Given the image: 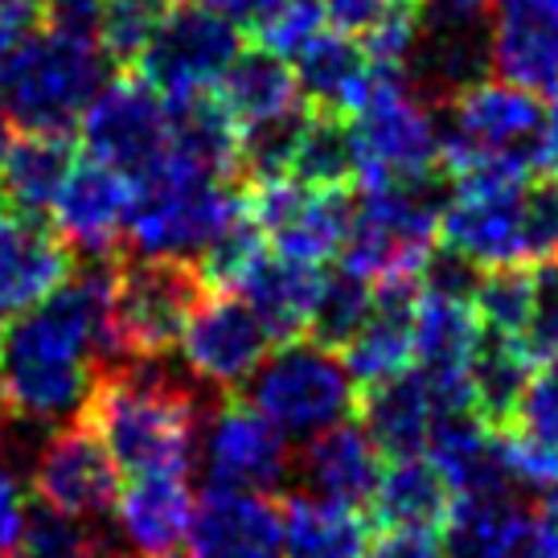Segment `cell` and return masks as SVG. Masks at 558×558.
<instances>
[{
    "label": "cell",
    "instance_id": "obj_1",
    "mask_svg": "<svg viewBox=\"0 0 558 558\" xmlns=\"http://www.w3.org/2000/svg\"><path fill=\"white\" fill-rule=\"evenodd\" d=\"M104 366H116L111 271L87 267L0 325V411L29 427H62L87 415Z\"/></svg>",
    "mask_w": 558,
    "mask_h": 558
},
{
    "label": "cell",
    "instance_id": "obj_2",
    "mask_svg": "<svg viewBox=\"0 0 558 558\" xmlns=\"http://www.w3.org/2000/svg\"><path fill=\"white\" fill-rule=\"evenodd\" d=\"M87 423L128 476L190 472L197 460V399L185 383L157 369V362L104 369L87 402Z\"/></svg>",
    "mask_w": 558,
    "mask_h": 558
},
{
    "label": "cell",
    "instance_id": "obj_3",
    "mask_svg": "<svg viewBox=\"0 0 558 558\" xmlns=\"http://www.w3.org/2000/svg\"><path fill=\"white\" fill-rule=\"evenodd\" d=\"M111 83L99 37L46 29L29 34L0 62V111L17 132H74L90 99Z\"/></svg>",
    "mask_w": 558,
    "mask_h": 558
},
{
    "label": "cell",
    "instance_id": "obj_4",
    "mask_svg": "<svg viewBox=\"0 0 558 558\" xmlns=\"http://www.w3.org/2000/svg\"><path fill=\"white\" fill-rule=\"evenodd\" d=\"M246 214V197L227 181L165 160L157 173L136 181V206L128 222V246L140 259L197 263Z\"/></svg>",
    "mask_w": 558,
    "mask_h": 558
},
{
    "label": "cell",
    "instance_id": "obj_5",
    "mask_svg": "<svg viewBox=\"0 0 558 558\" xmlns=\"http://www.w3.org/2000/svg\"><path fill=\"white\" fill-rule=\"evenodd\" d=\"M546 144V111L534 90L513 87L506 78H476L452 95V116L444 132L439 165L448 177L501 169V173H534Z\"/></svg>",
    "mask_w": 558,
    "mask_h": 558
},
{
    "label": "cell",
    "instance_id": "obj_6",
    "mask_svg": "<svg viewBox=\"0 0 558 558\" xmlns=\"http://www.w3.org/2000/svg\"><path fill=\"white\" fill-rule=\"evenodd\" d=\"M353 378L337 349L313 337H292L263 357V366L246 383V402L259 407L288 439H313L349 411H357Z\"/></svg>",
    "mask_w": 558,
    "mask_h": 558
},
{
    "label": "cell",
    "instance_id": "obj_7",
    "mask_svg": "<svg viewBox=\"0 0 558 558\" xmlns=\"http://www.w3.org/2000/svg\"><path fill=\"white\" fill-rule=\"evenodd\" d=\"M444 251L472 267H530V173L476 169L452 177L439 218Z\"/></svg>",
    "mask_w": 558,
    "mask_h": 558
},
{
    "label": "cell",
    "instance_id": "obj_8",
    "mask_svg": "<svg viewBox=\"0 0 558 558\" xmlns=\"http://www.w3.org/2000/svg\"><path fill=\"white\" fill-rule=\"evenodd\" d=\"M206 296V279L193 263L140 259L111 276V329H116V366L157 362L177 349L181 329L197 300Z\"/></svg>",
    "mask_w": 558,
    "mask_h": 558
},
{
    "label": "cell",
    "instance_id": "obj_9",
    "mask_svg": "<svg viewBox=\"0 0 558 558\" xmlns=\"http://www.w3.org/2000/svg\"><path fill=\"white\" fill-rule=\"evenodd\" d=\"M246 214L279 255L320 267L341 255L357 214V197L349 193V185H308L292 173H276L255 177L246 193Z\"/></svg>",
    "mask_w": 558,
    "mask_h": 558
},
{
    "label": "cell",
    "instance_id": "obj_10",
    "mask_svg": "<svg viewBox=\"0 0 558 558\" xmlns=\"http://www.w3.org/2000/svg\"><path fill=\"white\" fill-rule=\"evenodd\" d=\"M349 136L357 148V177L423 173L436 169L444 153L436 116L407 87L402 70H378L366 104L349 116Z\"/></svg>",
    "mask_w": 558,
    "mask_h": 558
},
{
    "label": "cell",
    "instance_id": "obj_11",
    "mask_svg": "<svg viewBox=\"0 0 558 558\" xmlns=\"http://www.w3.org/2000/svg\"><path fill=\"white\" fill-rule=\"evenodd\" d=\"M78 132L90 157L140 181L169 157V99L144 74L111 78L83 111Z\"/></svg>",
    "mask_w": 558,
    "mask_h": 558
},
{
    "label": "cell",
    "instance_id": "obj_12",
    "mask_svg": "<svg viewBox=\"0 0 558 558\" xmlns=\"http://www.w3.org/2000/svg\"><path fill=\"white\" fill-rule=\"evenodd\" d=\"M243 53L239 25L202 4H181L169 13L153 37V46L140 53V74L165 95V99H185V95H206L218 90Z\"/></svg>",
    "mask_w": 558,
    "mask_h": 558
},
{
    "label": "cell",
    "instance_id": "obj_13",
    "mask_svg": "<svg viewBox=\"0 0 558 558\" xmlns=\"http://www.w3.org/2000/svg\"><path fill=\"white\" fill-rule=\"evenodd\" d=\"M197 460L206 469L209 485L243 488V493H276L292 469L288 436L259 407L239 399L218 402L202 418Z\"/></svg>",
    "mask_w": 558,
    "mask_h": 558
},
{
    "label": "cell",
    "instance_id": "obj_14",
    "mask_svg": "<svg viewBox=\"0 0 558 558\" xmlns=\"http://www.w3.org/2000/svg\"><path fill=\"white\" fill-rule=\"evenodd\" d=\"M29 485L41 506L70 513L78 522H95L111 513L120 493V464L111 460L107 444L90 423H62L50 427L46 444L37 448Z\"/></svg>",
    "mask_w": 558,
    "mask_h": 558
},
{
    "label": "cell",
    "instance_id": "obj_15",
    "mask_svg": "<svg viewBox=\"0 0 558 558\" xmlns=\"http://www.w3.org/2000/svg\"><path fill=\"white\" fill-rule=\"evenodd\" d=\"M271 345V332L251 313V304L234 292L202 296L181 329V362L193 374V383L209 390H239L251 383V374L263 366Z\"/></svg>",
    "mask_w": 558,
    "mask_h": 558
},
{
    "label": "cell",
    "instance_id": "obj_16",
    "mask_svg": "<svg viewBox=\"0 0 558 558\" xmlns=\"http://www.w3.org/2000/svg\"><path fill=\"white\" fill-rule=\"evenodd\" d=\"M136 206V181L104 160H74L66 185L50 206L53 234L70 246V255H87L90 263L107 259L128 243V222Z\"/></svg>",
    "mask_w": 558,
    "mask_h": 558
},
{
    "label": "cell",
    "instance_id": "obj_17",
    "mask_svg": "<svg viewBox=\"0 0 558 558\" xmlns=\"http://www.w3.org/2000/svg\"><path fill=\"white\" fill-rule=\"evenodd\" d=\"M185 558H283V518L267 493L209 485L197 497Z\"/></svg>",
    "mask_w": 558,
    "mask_h": 558
},
{
    "label": "cell",
    "instance_id": "obj_18",
    "mask_svg": "<svg viewBox=\"0 0 558 558\" xmlns=\"http://www.w3.org/2000/svg\"><path fill=\"white\" fill-rule=\"evenodd\" d=\"M193 509L190 472H144L120 485L111 518L132 558H177L190 538Z\"/></svg>",
    "mask_w": 558,
    "mask_h": 558
},
{
    "label": "cell",
    "instance_id": "obj_19",
    "mask_svg": "<svg viewBox=\"0 0 558 558\" xmlns=\"http://www.w3.org/2000/svg\"><path fill=\"white\" fill-rule=\"evenodd\" d=\"M74 276L70 246L34 222V214L0 209V325L29 313Z\"/></svg>",
    "mask_w": 558,
    "mask_h": 558
},
{
    "label": "cell",
    "instance_id": "obj_20",
    "mask_svg": "<svg viewBox=\"0 0 558 558\" xmlns=\"http://www.w3.org/2000/svg\"><path fill=\"white\" fill-rule=\"evenodd\" d=\"M488 66L525 90L558 87V0H493Z\"/></svg>",
    "mask_w": 558,
    "mask_h": 558
},
{
    "label": "cell",
    "instance_id": "obj_21",
    "mask_svg": "<svg viewBox=\"0 0 558 558\" xmlns=\"http://www.w3.org/2000/svg\"><path fill=\"white\" fill-rule=\"evenodd\" d=\"M218 99L230 107L243 136L296 128L313 111L304 90H300L296 66H288V58L263 50V46L234 58L227 78L218 83Z\"/></svg>",
    "mask_w": 558,
    "mask_h": 558
},
{
    "label": "cell",
    "instance_id": "obj_22",
    "mask_svg": "<svg viewBox=\"0 0 558 558\" xmlns=\"http://www.w3.org/2000/svg\"><path fill=\"white\" fill-rule=\"evenodd\" d=\"M439 411L444 399L418 366H407L402 374L383 378L357 395V418L386 460L427 452Z\"/></svg>",
    "mask_w": 558,
    "mask_h": 558
},
{
    "label": "cell",
    "instance_id": "obj_23",
    "mask_svg": "<svg viewBox=\"0 0 558 558\" xmlns=\"http://www.w3.org/2000/svg\"><path fill=\"white\" fill-rule=\"evenodd\" d=\"M415 279H386L374 288L366 325L345 345V369L362 390L415 366Z\"/></svg>",
    "mask_w": 558,
    "mask_h": 558
},
{
    "label": "cell",
    "instance_id": "obj_24",
    "mask_svg": "<svg viewBox=\"0 0 558 558\" xmlns=\"http://www.w3.org/2000/svg\"><path fill=\"white\" fill-rule=\"evenodd\" d=\"M300 476H304V488L316 497L362 509L369 506V497L378 488L383 452L362 427V418L357 423L341 418V423H332L308 439V448L300 456Z\"/></svg>",
    "mask_w": 558,
    "mask_h": 558
},
{
    "label": "cell",
    "instance_id": "obj_25",
    "mask_svg": "<svg viewBox=\"0 0 558 558\" xmlns=\"http://www.w3.org/2000/svg\"><path fill=\"white\" fill-rule=\"evenodd\" d=\"M320 279H325V271L316 263L263 251L259 259L251 263V271L239 279L234 296H243L251 304V313L263 320L271 341H292V337H308Z\"/></svg>",
    "mask_w": 558,
    "mask_h": 558
},
{
    "label": "cell",
    "instance_id": "obj_26",
    "mask_svg": "<svg viewBox=\"0 0 558 558\" xmlns=\"http://www.w3.org/2000/svg\"><path fill=\"white\" fill-rule=\"evenodd\" d=\"M292 62H296V78L308 107L341 120H349L366 104L369 87L378 78V66L369 62L366 46L341 29H325L320 37H313Z\"/></svg>",
    "mask_w": 558,
    "mask_h": 558
},
{
    "label": "cell",
    "instance_id": "obj_27",
    "mask_svg": "<svg viewBox=\"0 0 558 558\" xmlns=\"http://www.w3.org/2000/svg\"><path fill=\"white\" fill-rule=\"evenodd\" d=\"M185 169L230 181L243 169V132L218 90L169 99V157Z\"/></svg>",
    "mask_w": 558,
    "mask_h": 558
},
{
    "label": "cell",
    "instance_id": "obj_28",
    "mask_svg": "<svg viewBox=\"0 0 558 558\" xmlns=\"http://www.w3.org/2000/svg\"><path fill=\"white\" fill-rule=\"evenodd\" d=\"M534 513L513 488L501 493H460L444 530V558H509L525 542Z\"/></svg>",
    "mask_w": 558,
    "mask_h": 558
},
{
    "label": "cell",
    "instance_id": "obj_29",
    "mask_svg": "<svg viewBox=\"0 0 558 558\" xmlns=\"http://www.w3.org/2000/svg\"><path fill=\"white\" fill-rule=\"evenodd\" d=\"M452 485L423 452L386 460L378 488L369 497L374 522L399 525V530H439L452 513Z\"/></svg>",
    "mask_w": 558,
    "mask_h": 558
},
{
    "label": "cell",
    "instance_id": "obj_30",
    "mask_svg": "<svg viewBox=\"0 0 558 558\" xmlns=\"http://www.w3.org/2000/svg\"><path fill=\"white\" fill-rule=\"evenodd\" d=\"M283 518V558H366V522L353 506L296 493L279 506Z\"/></svg>",
    "mask_w": 558,
    "mask_h": 558
},
{
    "label": "cell",
    "instance_id": "obj_31",
    "mask_svg": "<svg viewBox=\"0 0 558 558\" xmlns=\"http://www.w3.org/2000/svg\"><path fill=\"white\" fill-rule=\"evenodd\" d=\"M74 144L66 132H21L0 165V193L21 214H50L58 190L74 169Z\"/></svg>",
    "mask_w": 558,
    "mask_h": 558
},
{
    "label": "cell",
    "instance_id": "obj_32",
    "mask_svg": "<svg viewBox=\"0 0 558 558\" xmlns=\"http://www.w3.org/2000/svg\"><path fill=\"white\" fill-rule=\"evenodd\" d=\"M534 366H538V357L525 349V341L481 329V341H476V353H472L469 366L472 411L497 432L509 427L513 415H518V402H522V390L530 383Z\"/></svg>",
    "mask_w": 558,
    "mask_h": 558
},
{
    "label": "cell",
    "instance_id": "obj_33",
    "mask_svg": "<svg viewBox=\"0 0 558 558\" xmlns=\"http://www.w3.org/2000/svg\"><path fill=\"white\" fill-rule=\"evenodd\" d=\"M374 288L378 283H369L366 276L337 263V271L320 279V296H316L308 337L329 349H345L349 337L366 325L369 308H374Z\"/></svg>",
    "mask_w": 558,
    "mask_h": 558
},
{
    "label": "cell",
    "instance_id": "obj_34",
    "mask_svg": "<svg viewBox=\"0 0 558 558\" xmlns=\"http://www.w3.org/2000/svg\"><path fill=\"white\" fill-rule=\"evenodd\" d=\"M173 9V0H104L95 37H99V46L107 50L111 62H132L136 66L140 53L153 46V37L160 34V25L169 21Z\"/></svg>",
    "mask_w": 558,
    "mask_h": 558
},
{
    "label": "cell",
    "instance_id": "obj_35",
    "mask_svg": "<svg viewBox=\"0 0 558 558\" xmlns=\"http://www.w3.org/2000/svg\"><path fill=\"white\" fill-rule=\"evenodd\" d=\"M530 300H534V267H488V276L476 279V292H472L481 329L506 332L518 341H525Z\"/></svg>",
    "mask_w": 558,
    "mask_h": 558
},
{
    "label": "cell",
    "instance_id": "obj_36",
    "mask_svg": "<svg viewBox=\"0 0 558 558\" xmlns=\"http://www.w3.org/2000/svg\"><path fill=\"white\" fill-rule=\"evenodd\" d=\"M325 25H329L325 0H267L259 17L251 21V34L255 46L292 62L313 37L325 34Z\"/></svg>",
    "mask_w": 558,
    "mask_h": 558
},
{
    "label": "cell",
    "instance_id": "obj_37",
    "mask_svg": "<svg viewBox=\"0 0 558 558\" xmlns=\"http://www.w3.org/2000/svg\"><path fill=\"white\" fill-rule=\"evenodd\" d=\"M95 542L87 534V522L58 513V509L41 506L29 509V522L21 534V558H87Z\"/></svg>",
    "mask_w": 558,
    "mask_h": 558
},
{
    "label": "cell",
    "instance_id": "obj_38",
    "mask_svg": "<svg viewBox=\"0 0 558 558\" xmlns=\"http://www.w3.org/2000/svg\"><path fill=\"white\" fill-rule=\"evenodd\" d=\"M497 456L501 469L513 481V488H530V493H550L558 488V448L534 439L530 432H497Z\"/></svg>",
    "mask_w": 558,
    "mask_h": 558
},
{
    "label": "cell",
    "instance_id": "obj_39",
    "mask_svg": "<svg viewBox=\"0 0 558 558\" xmlns=\"http://www.w3.org/2000/svg\"><path fill=\"white\" fill-rule=\"evenodd\" d=\"M509 427L518 432H530L534 439L558 448V357H546L530 383L522 390V402H518V415Z\"/></svg>",
    "mask_w": 558,
    "mask_h": 558
},
{
    "label": "cell",
    "instance_id": "obj_40",
    "mask_svg": "<svg viewBox=\"0 0 558 558\" xmlns=\"http://www.w3.org/2000/svg\"><path fill=\"white\" fill-rule=\"evenodd\" d=\"M525 345L538 362L558 357V259L534 263V300H530Z\"/></svg>",
    "mask_w": 558,
    "mask_h": 558
},
{
    "label": "cell",
    "instance_id": "obj_41",
    "mask_svg": "<svg viewBox=\"0 0 558 558\" xmlns=\"http://www.w3.org/2000/svg\"><path fill=\"white\" fill-rule=\"evenodd\" d=\"M25 522H29V493H25V481H21L17 469L0 456V555L17 550L21 534H25Z\"/></svg>",
    "mask_w": 558,
    "mask_h": 558
},
{
    "label": "cell",
    "instance_id": "obj_42",
    "mask_svg": "<svg viewBox=\"0 0 558 558\" xmlns=\"http://www.w3.org/2000/svg\"><path fill=\"white\" fill-rule=\"evenodd\" d=\"M407 4H418V0H325V13H329V25L341 29V34H353L357 41L386 21L390 13H399Z\"/></svg>",
    "mask_w": 558,
    "mask_h": 558
},
{
    "label": "cell",
    "instance_id": "obj_43",
    "mask_svg": "<svg viewBox=\"0 0 558 558\" xmlns=\"http://www.w3.org/2000/svg\"><path fill=\"white\" fill-rule=\"evenodd\" d=\"M366 558H444V542L436 530L383 525V534L366 546Z\"/></svg>",
    "mask_w": 558,
    "mask_h": 558
},
{
    "label": "cell",
    "instance_id": "obj_44",
    "mask_svg": "<svg viewBox=\"0 0 558 558\" xmlns=\"http://www.w3.org/2000/svg\"><path fill=\"white\" fill-rule=\"evenodd\" d=\"M41 0H0V62L37 29Z\"/></svg>",
    "mask_w": 558,
    "mask_h": 558
},
{
    "label": "cell",
    "instance_id": "obj_45",
    "mask_svg": "<svg viewBox=\"0 0 558 558\" xmlns=\"http://www.w3.org/2000/svg\"><path fill=\"white\" fill-rule=\"evenodd\" d=\"M99 13H104V0H41V17L50 21L53 29H70V34L95 37Z\"/></svg>",
    "mask_w": 558,
    "mask_h": 558
},
{
    "label": "cell",
    "instance_id": "obj_46",
    "mask_svg": "<svg viewBox=\"0 0 558 558\" xmlns=\"http://www.w3.org/2000/svg\"><path fill=\"white\" fill-rule=\"evenodd\" d=\"M493 0H423L432 25H476Z\"/></svg>",
    "mask_w": 558,
    "mask_h": 558
},
{
    "label": "cell",
    "instance_id": "obj_47",
    "mask_svg": "<svg viewBox=\"0 0 558 558\" xmlns=\"http://www.w3.org/2000/svg\"><path fill=\"white\" fill-rule=\"evenodd\" d=\"M534 534H538L542 546L558 558V488L542 493V506H538V513H534Z\"/></svg>",
    "mask_w": 558,
    "mask_h": 558
},
{
    "label": "cell",
    "instance_id": "obj_48",
    "mask_svg": "<svg viewBox=\"0 0 558 558\" xmlns=\"http://www.w3.org/2000/svg\"><path fill=\"white\" fill-rule=\"evenodd\" d=\"M190 4H202V9L234 21V25H251V21L263 13V4H267V0H190Z\"/></svg>",
    "mask_w": 558,
    "mask_h": 558
},
{
    "label": "cell",
    "instance_id": "obj_49",
    "mask_svg": "<svg viewBox=\"0 0 558 558\" xmlns=\"http://www.w3.org/2000/svg\"><path fill=\"white\" fill-rule=\"evenodd\" d=\"M542 165L558 177V87H555V104L546 111V144H542Z\"/></svg>",
    "mask_w": 558,
    "mask_h": 558
},
{
    "label": "cell",
    "instance_id": "obj_50",
    "mask_svg": "<svg viewBox=\"0 0 558 558\" xmlns=\"http://www.w3.org/2000/svg\"><path fill=\"white\" fill-rule=\"evenodd\" d=\"M509 558H555V555H550V550L542 546L538 534H534V525H530V534H525V542H522V546H518V550H513Z\"/></svg>",
    "mask_w": 558,
    "mask_h": 558
},
{
    "label": "cell",
    "instance_id": "obj_51",
    "mask_svg": "<svg viewBox=\"0 0 558 558\" xmlns=\"http://www.w3.org/2000/svg\"><path fill=\"white\" fill-rule=\"evenodd\" d=\"M87 558H132V555H120V550H107V546H95Z\"/></svg>",
    "mask_w": 558,
    "mask_h": 558
},
{
    "label": "cell",
    "instance_id": "obj_52",
    "mask_svg": "<svg viewBox=\"0 0 558 558\" xmlns=\"http://www.w3.org/2000/svg\"><path fill=\"white\" fill-rule=\"evenodd\" d=\"M0 558H17V555H13V550H9V555H0Z\"/></svg>",
    "mask_w": 558,
    "mask_h": 558
}]
</instances>
